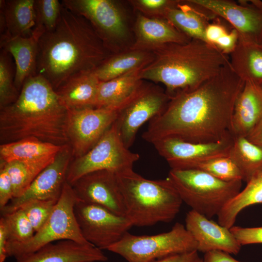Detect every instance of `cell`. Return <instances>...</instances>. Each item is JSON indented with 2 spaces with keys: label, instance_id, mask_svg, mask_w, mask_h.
<instances>
[{
  "label": "cell",
  "instance_id": "41",
  "mask_svg": "<svg viewBox=\"0 0 262 262\" xmlns=\"http://www.w3.org/2000/svg\"><path fill=\"white\" fill-rule=\"evenodd\" d=\"M230 30L228 29L226 26L222 22L221 18L217 16L212 22H210L206 28L205 41L208 43L214 46L219 39Z\"/></svg>",
  "mask_w": 262,
  "mask_h": 262
},
{
  "label": "cell",
  "instance_id": "9",
  "mask_svg": "<svg viewBox=\"0 0 262 262\" xmlns=\"http://www.w3.org/2000/svg\"><path fill=\"white\" fill-rule=\"evenodd\" d=\"M140 158L124 144L116 122L105 132L98 142L82 156L71 160L66 180L70 185L89 173L107 170L118 173L132 169Z\"/></svg>",
  "mask_w": 262,
  "mask_h": 262
},
{
  "label": "cell",
  "instance_id": "33",
  "mask_svg": "<svg viewBox=\"0 0 262 262\" xmlns=\"http://www.w3.org/2000/svg\"><path fill=\"white\" fill-rule=\"evenodd\" d=\"M7 231V247L26 244L33 237L35 231L21 208L1 214Z\"/></svg>",
  "mask_w": 262,
  "mask_h": 262
},
{
  "label": "cell",
  "instance_id": "17",
  "mask_svg": "<svg viewBox=\"0 0 262 262\" xmlns=\"http://www.w3.org/2000/svg\"><path fill=\"white\" fill-rule=\"evenodd\" d=\"M71 186L78 200L126 216L124 198L116 173L107 170L92 172L82 176Z\"/></svg>",
  "mask_w": 262,
  "mask_h": 262
},
{
  "label": "cell",
  "instance_id": "5",
  "mask_svg": "<svg viewBox=\"0 0 262 262\" xmlns=\"http://www.w3.org/2000/svg\"><path fill=\"white\" fill-rule=\"evenodd\" d=\"M123 196L126 216L133 226H149L173 220L183 202L167 178L146 179L132 169L116 173Z\"/></svg>",
  "mask_w": 262,
  "mask_h": 262
},
{
  "label": "cell",
  "instance_id": "7",
  "mask_svg": "<svg viewBox=\"0 0 262 262\" xmlns=\"http://www.w3.org/2000/svg\"><path fill=\"white\" fill-rule=\"evenodd\" d=\"M197 243L183 224L177 222L167 232L153 235L126 232L108 250L128 262H153L170 256L197 251Z\"/></svg>",
  "mask_w": 262,
  "mask_h": 262
},
{
  "label": "cell",
  "instance_id": "47",
  "mask_svg": "<svg viewBox=\"0 0 262 262\" xmlns=\"http://www.w3.org/2000/svg\"><path fill=\"white\" fill-rule=\"evenodd\" d=\"M260 45L262 47V36L261 39L260 41Z\"/></svg>",
  "mask_w": 262,
  "mask_h": 262
},
{
  "label": "cell",
  "instance_id": "42",
  "mask_svg": "<svg viewBox=\"0 0 262 262\" xmlns=\"http://www.w3.org/2000/svg\"><path fill=\"white\" fill-rule=\"evenodd\" d=\"M239 40V35L233 28L219 39L215 46L225 54H230L235 48Z\"/></svg>",
  "mask_w": 262,
  "mask_h": 262
},
{
  "label": "cell",
  "instance_id": "46",
  "mask_svg": "<svg viewBox=\"0 0 262 262\" xmlns=\"http://www.w3.org/2000/svg\"><path fill=\"white\" fill-rule=\"evenodd\" d=\"M253 143L262 147V121L246 136Z\"/></svg>",
  "mask_w": 262,
  "mask_h": 262
},
{
  "label": "cell",
  "instance_id": "36",
  "mask_svg": "<svg viewBox=\"0 0 262 262\" xmlns=\"http://www.w3.org/2000/svg\"><path fill=\"white\" fill-rule=\"evenodd\" d=\"M193 168L201 170L223 181H243L240 170L229 156L209 160L197 164Z\"/></svg>",
  "mask_w": 262,
  "mask_h": 262
},
{
  "label": "cell",
  "instance_id": "11",
  "mask_svg": "<svg viewBox=\"0 0 262 262\" xmlns=\"http://www.w3.org/2000/svg\"><path fill=\"white\" fill-rule=\"evenodd\" d=\"M131 97L113 107L68 110L67 135L75 158L84 155L98 142L115 122Z\"/></svg>",
  "mask_w": 262,
  "mask_h": 262
},
{
  "label": "cell",
  "instance_id": "43",
  "mask_svg": "<svg viewBox=\"0 0 262 262\" xmlns=\"http://www.w3.org/2000/svg\"><path fill=\"white\" fill-rule=\"evenodd\" d=\"M153 262H202L197 251L170 256Z\"/></svg>",
  "mask_w": 262,
  "mask_h": 262
},
{
  "label": "cell",
  "instance_id": "16",
  "mask_svg": "<svg viewBox=\"0 0 262 262\" xmlns=\"http://www.w3.org/2000/svg\"><path fill=\"white\" fill-rule=\"evenodd\" d=\"M72 156L69 145L65 146L38 175L24 194L19 197L13 198L0 210L1 214L11 213L33 200H58L66 182L67 171Z\"/></svg>",
  "mask_w": 262,
  "mask_h": 262
},
{
  "label": "cell",
  "instance_id": "26",
  "mask_svg": "<svg viewBox=\"0 0 262 262\" xmlns=\"http://www.w3.org/2000/svg\"><path fill=\"white\" fill-rule=\"evenodd\" d=\"M140 68L113 79L100 82L95 108L118 106L130 98L143 84Z\"/></svg>",
  "mask_w": 262,
  "mask_h": 262
},
{
  "label": "cell",
  "instance_id": "35",
  "mask_svg": "<svg viewBox=\"0 0 262 262\" xmlns=\"http://www.w3.org/2000/svg\"><path fill=\"white\" fill-rule=\"evenodd\" d=\"M16 67L12 55L0 49V109L15 102L19 91L15 84Z\"/></svg>",
  "mask_w": 262,
  "mask_h": 262
},
{
  "label": "cell",
  "instance_id": "4",
  "mask_svg": "<svg viewBox=\"0 0 262 262\" xmlns=\"http://www.w3.org/2000/svg\"><path fill=\"white\" fill-rule=\"evenodd\" d=\"M151 52L153 60L141 70L140 78L163 84L170 98L196 89L229 63L215 46L196 39L166 44Z\"/></svg>",
  "mask_w": 262,
  "mask_h": 262
},
{
  "label": "cell",
  "instance_id": "10",
  "mask_svg": "<svg viewBox=\"0 0 262 262\" xmlns=\"http://www.w3.org/2000/svg\"><path fill=\"white\" fill-rule=\"evenodd\" d=\"M64 6L87 19L105 46L113 53L118 43L129 38L125 14L118 3L113 0H63Z\"/></svg>",
  "mask_w": 262,
  "mask_h": 262
},
{
  "label": "cell",
  "instance_id": "27",
  "mask_svg": "<svg viewBox=\"0 0 262 262\" xmlns=\"http://www.w3.org/2000/svg\"><path fill=\"white\" fill-rule=\"evenodd\" d=\"M153 57L151 51L128 49L112 54L95 70L100 81H107L144 68L152 62Z\"/></svg>",
  "mask_w": 262,
  "mask_h": 262
},
{
  "label": "cell",
  "instance_id": "1",
  "mask_svg": "<svg viewBox=\"0 0 262 262\" xmlns=\"http://www.w3.org/2000/svg\"><path fill=\"white\" fill-rule=\"evenodd\" d=\"M245 82L229 63L196 89L170 98L149 121L142 138L151 144L167 137L193 143L223 140L231 134L235 102Z\"/></svg>",
  "mask_w": 262,
  "mask_h": 262
},
{
  "label": "cell",
  "instance_id": "22",
  "mask_svg": "<svg viewBox=\"0 0 262 262\" xmlns=\"http://www.w3.org/2000/svg\"><path fill=\"white\" fill-rule=\"evenodd\" d=\"M34 1L0 0V42L32 35L35 26Z\"/></svg>",
  "mask_w": 262,
  "mask_h": 262
},
{
  "label": "cell",
  "instance_id": "34",
  "mask_svg": "<svg viewBox=\"0 0 262 262\" xmlns=\"http://www.w3.org/2000/svg\"><path fill=\"white\" fill-rule=\"evenodd\" d=\"M62 4L58 0H35V26L32 35L39 40L45 33L56 27Z\"/></svg>",
  "mask_w": 262,
  "mask_h": 262
},
{
  "label": "cell",
  "instance_id": "28",
  "mask_svg": "<svg viewBox=\"0 0 262 262\" xmlns=\"http://www.w3.org/2000/svg\"><path fill=\"white\" fill-rule=\"evenodd\" d=\"M229 63L236 74L245 82L262 84V47L238 40L229 54Z\"/></svg>",
  "mask_w": 262,
  "mask_h": 262
},
{
  "label": "cell",
  "instance_id": "3",
  "mask_svg": "<svg viewBox=\"0 0 262 262\" xmlns=\"http://www.w3.org/2000/svg\"><path fill=\"white\" fill-rule=\"evenodd\" d=\"M67 116L68 110L50 83L36 74L25 81L15 102L0 109V144L33 138L69 145Z\"/></svg>",
  "mask_w": 262,
  "mask_h": 262
},
{
  "label": "cell",
  "instance_id": "12",
  "mask_svg": "<svg viewBox=\"0 0 262 262\" xmlns=\"http://www.w3.org/2000/svg\"><path fill=\"white\" fill-rule=\"evenodd\" d=\"M74 210L85 240L101 250H107L133 226L126 216L117 215L98 205L77 199Z\"/></svg>",
  "mask_w": 262,
  "mask_h": 262
},
{
  "label": "cell",
  "instance_id": "48",
  "mask_svg": "<svg viewBox=\"0 0 262 262\" xmlns=\"http://www.w3.org/2000/svg\"><path fill=\"white\" fill-rule=\"evenodd\" d=\"M261 86H262V84H261Z\"/></svg>",
  "mask_w": 262,
  "mask_h": 262
},
{
  "label": "cell",
  "instance_id": "2",
  "mask_svg": "<svg viewBox=\"0 0 262 262\" xmlns=\"http://www.w3.org/2000/svg\"><path fill=\"white\" fill-rule=\"evenodd\" d=\"M112 54L89 22L62 4L56 27L38 40L37 74L56 90L72 75L96 69Z\"/></svg>",
  "mask_w": 262,
  "mask_h": 262
},
{
  "label": "cell",
  "instance_id": "19",
  "mask_svg": "<svg viewBox=\"0 0 262 262\" xmlns=\"http://www.w3.org/2000/svg\"><path fill=\"white\" fill-rule=\"evenodd\" d=\"M135 39L129 49L152 51L168 43H185L189 38L164 18L139 13L134 26Z\"/></svg>",
  "mask_w": 262,
  "mask_h": 262
},
{
  "label": "cell",
  "instance_id": "40",
  "mask_svg": "<svg viewBox=\"0 0 262 262\" xmlns=\"http://www.w3.org/2000/svg\"><path fill=\"white\" fill-rule=\"evenodd\" d=\"M14 198L13 186L4 167L0 165V209H3Z\"/></svg>",
  "mask_w": 262,
  "mask_h": 262
},
{
  "label": "cell",
  "instance_id": "31",
  "mask_svg": "<svg viewBox=\"0 0 262 262\" xmlns=\"http://www.w3.org/2000/svg\"><path fill=\"white\" fill-rule=\"evenodd\" d=\"M55 155L38 159L0 162L11 179L14 198L22 196L38 175L54 159Z\"/></svg>",
  "mask_w": 262,
  "mask_h": 262
},
{
  "label": "cell",
  "instance_id": "37",
  "mask_svg": "<svg viewBox=\"0 0 262 262\" xmlns=\"http://www.w3.org/2000/svg\"><path fill=\"white\" fill-rule=\"evenodd\" d=\"M58 200H33L25 203L19 208L23 210L36 232L46 223Z\"/></svg>",
  "mask_w": 262,
  "mask_h": 262
},
{
  "label": "cell",
  "instance_id": "6",
  "mask_svg": "<svg viewBox=\"0 0 262 262\" xmlns=\"http://www.w3.org/2000/svg\"><path fill=\"white\" fill-rule=\"evenodd\" d=\"M167 179L182 202L209 219L217 216L241 191L242 184L241 180L223 181L196 168L171 169Z\"/></svg>",
  "mask_w": 262,
  "mask_h": 262
},
{
  "label": "cell",
  "instance_id": "29",
  "mask_svg": "<svg viewBox=\"0 0 262 262\" xmlns=\"http://www.w3.org/2000/svg\"><path fill=\"white\" fill-rule=\"evenodd\" d=\"M246 183V187L228 202L217 215L219 225L230 229L243 210L262 203V168Z\"/></svg>",
  "mask_w": 262,
  "mask_h": 262
},
{
  "label": "cell",
  "instance_id": "30",
  "mask_svg": "<svg viewBox=\"0 0 262 262\" xmlns=\"http://www.w3.org/2000/svg\"><path fill=\"white\" fill-rule=\"evenodd\" d=\"M65 146L56 145L33 138L2 144L0 145V162L33 160L55 155Z\"/></svg>",
  "mask_w": 262,
  "mask_h": 262
},
{
  "label": "cell",
  "instance_id": "45",
  "mask_svg": "<svg viewBox=\"0 0 262 262\" xmlns=\"http://www.w3.org/2000/svg\"><path fill=\"white\" fill-rule=\"evenodd\" d=\"M8 242V233L5 223L3 219H0V262H4L7 257V245Z\"/></svg>",
  "mask_w": 262,
  "mask_h": 262
},
{
  "label": "cell",
  "instance_id": "38",
  "mask_svg": "<svg viewBox=\"0 0 262 262\" xmlns=\"http://www.w3.org/2000/svg\"><path fill=\"white\" fill-rule=\"evenodd\" d=\"M179 0H132L130 2L134 9L143 15L151 17L164 18L166 12L176 6Z\"/></svg>",
  "mask_w": 262,
  "mask_h": 262
},
{
  "label": "cell",
  "instance_id": "24",
  "mask_svg": "<svg viewBox=\"0 0 262 262\" xmlns=\"http://www.w3.org/2000/svg\"><path fill=\"white\" fill-rule=\"evenodd\" d=\"M217 16L192 0H179L169 9L164 18L191 39L205 41L206 28Z\"/></svg>",
  "mask_w": 262,
  "mask_h": 262
},
{
  "label": "cell",
  "instance_id": "20",
  "mask_svg": "<svg viewBox=\"0 0 262 262\" xmlns=\"http://www.w3.org/2000/svg\"><path fill=\"white\" fill-rule=\"evenodd\" d=\"M107 260L102 250L91 244L65 240L46 245L16 262H98Z\"/></svg>",
  "mask_w": 262,
  "mask_h": 262
},
{
  "label": "cell",
  "instance_id": "18",
  "mask_svg": "<svg viewBox=\"0 0 262 262\" xmlns=\"http://www.w3.org/2000/svg\"><path fill=\"white\" fill-rule=\"evenodd\" d=\"M185 227L197 243V251L204 253L218 250L236 255L242 246L229 229L191 210L185 217Z\"/></svg>",
  "mask_w": 262,
  "mask_h": 262
},
{
  "label": "cell",
  "instance_id": "39",
  "mask_svg": "<svg viewBox=\"0 0 262 262\" xmlns=\"http://www.w3.org/2000/svg\"><path fill=\"white\" fill-rule=\"evenodd\" d=\"M229 229L241 246L262 244V227L244 228L233 226Z\"/></svg>",
  "mask_w": 262,
  "mask_h": 262
},
{
  "label": "cell",
  "instance_id": "23",
  "mask_svg": "<svg viewBox=\"0 0 262 262\" xmlns=\"http://www.w3.org/2000/svg\"><path fill=\"white\" fill-rule=\"evenodd\" d=\"M95 69L72 75L55 90L68 110L95 108L100 82Z\"/></svg>",
  "mask_w": 262,
  "mask_h": 262
},
{
  "label": "cell",
  "instance_id": "25",
  "mask_svg": "<svg viewBox=\"0 0 262 262\" xmlns=\"http://www.w3.org/2000/svg\"><path fill=\"white\" fill-rule=\"evenodd\" d=\"M38 40L33 35L0 42V49L12 56L16 67L15 84L20 92L25 81L37 74Z\"/></svg>",
  "mask_w": 262,
  "mask_h": 262
},
{
  "label": "cell",
  "instance_id": "13",
  "mask_svg": "<svg viewBox=\"0 0 262 262\" xmlns=\"http://www.w3.org/2000/svg\"><path fill=\"white\" fill-rule=\"evenodd\" d=\"M170 99L159 87L143 83L115 121L121 138L128 148L133 144L140 128L161 113Z\"/></svg>",
  "mask_w": 262,
  "mask_h": 262
},
{
  "label": "cell",
  "instance_id": "15",
  "mask_svg": "<svg viewBox=\"0 0 262 262\" xmlns=\"http://www.w3.org/2000/svg\"><path fill=\"white\" fill-rule=\"evenodd\" d=\"M233 142V136L230 134L221 141L212 143H193L167 137L152 144L171 169H185L193 168L209 160L229 156Z\"/></svg>",
  "mask_w": 262,
  "mask_h": 262
},
{
  "label": "cell",
  "instance_id": "44",
  "mask_svg": "<svg viewBox=\"0 0 262 262\" xmlns=\"http://www.w3.org/2000/svg\"><path fill=\"white\" fill-rule=\"evenodd\" d=\"M202 262H242L232 257L230 254L221 250H214L204 253Z\"/></svg>",
  "mask_w": 262,
  "mask_h": 262
},
{
  "label": "cell",
  "instance_id": "8",
  "mask_svg": "<svg viewBox=\"0 0 262 262\" xmlns=\"http://www.w3.org/2000/svg\"><path fill=\"white\" fill-rule=\"evenodd\" d=\"M77 200L72 186L66 182L50 216L43 227L26 244L8 246V256L14 257L16 261L46 245L61 240L90 244L83 237L75 215L74 209Z\"/></svg>",
  "mask_w": 262,
  "mask_h": 262
},
{
  "label": "cell",
  "instance_id": "21",
  "mask_svg": "<svg viewBox=\"0 0 262 262\" xmlns=\"http://www.w3.org/2000/svg\"><path fill=\"white\" fill-rule=\"evenodd\" d=\"M262 121V87L245 82L235 102L230 131L233 136L246 137Z\"/></svg>",
  "mask_w": 262,
  "mask_h": 262
},
{
  "label": "cell",
  "instance_id": "14",
  "mask_svg": "<svg viewBox=\"0 0 262 262\" xmlns=\"http://www.w3.org/2000/svg\"><path fill=\"white\" fill-rule=\"evenodd\" d=\"M227 21L239 40L260 44L262 36V1L259 0H192Z\"/></svg>",
  "mask_w": 262,
  "mask_h": 262
},
{
  "label": "cell",
  "instance_id": "32",
  "mask_svg": "<svg viewBox=\"0 0 262 262\" xmlns=\"http://www.w3.org/2000/svg\"><path fill=\"white\" fill-rule=\"evenodd\" d=\"M229 156L246 182L262 168V147L250 142L246 137L233 136Z\"/></svg>",
  "mask_w": 262,
  "mask_h": 262
}]
</instances>
